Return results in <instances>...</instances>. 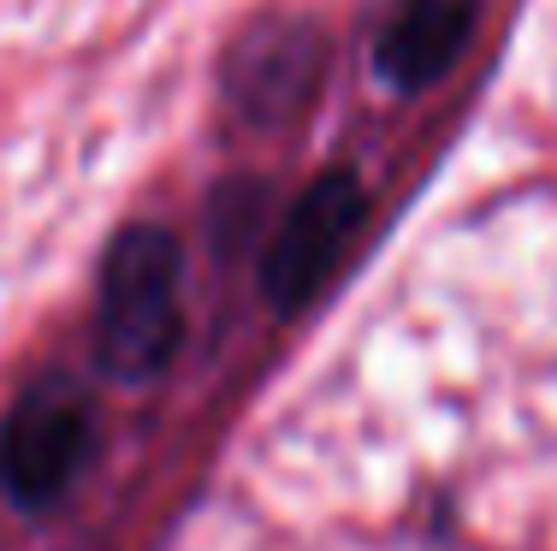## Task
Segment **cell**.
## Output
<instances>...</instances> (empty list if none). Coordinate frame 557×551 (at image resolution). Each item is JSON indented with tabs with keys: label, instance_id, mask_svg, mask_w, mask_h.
<instances>
[{
	"label": "cell",
	"instance_id": "3957f363",
	"mask_svg": "<svg viewBox=\"0 0 557 551\" xmlns=\"http://www.w3.org/2000/svg\"><path fill=\"white\" fill-rule=\"evenodd\" d=\"M368 220V190L356 173H333L309 178L297 190V202L285 208V220L273 226L268 255H261V291L273 309H309L326 291V279L344 267V255L362 238Z\"/></svg>",
	"mask_w": 557,
	"mask_h": 551
},
{
	"label": "cell",
	"instance_id": "7a4b0ae2",
	"mask_svg": "<svg viewBox=\"0 0 557 551\" xmlns=\"http://www.w3.org/2000/svg\"><path fill=\"white\" fill-rule=\"evenodd\" d=\"M326 77V36L314 18L268 12L225 42L220 96L249 130H285L314 108Z\"/></svg>",
	"mask_w": 557,
	"mask_h": 551
},
{
	"label": "cell",
	"instance_id": "277c9868",
	"mask_svg": "<svg viewBox=\"0 0 557 551\" xmlns=\"http://www.w3.org/2000/svg\"><path fill=\"white\" fill-rule=\"evenodd\" d=\"M96 451V415L77 386H30L0 422V498L18 510L60 504Z\"/></svg>",
	"mask_w": 557,
	"mask_h": 551
},
{
	"label": "cell",
	"instance_id": "6da1fadb",
	"mask_svg": "<svg viewBox=\"0 0 557 551\" xmlns=\"http://www.w3.org/2000/svg\"><path fill=\"white\" fill-rule=\"evenodd\" d=\"M184 338V249L166 226H125L101 255L96 356L119 379H149Z\"/></svg>",
	"mask_w": 557,
	"mask_h": 551
},
{
	"label": "cell",
	"instance_id": "5b68a950",
	"mask_svg": "<svg viewBox=\"0 0 557 551\" xmlns=\"http://www.w3.org/2000/svg\"><path fill=\"white\" fill-rule=\"evenodd\" d=\"M474 30H481V0H397L380 24L374 72L404 96L433 89L440 77L457 72Z\"/></svg>",
	"mask_w": 557,
	"mask_h": 551
}]
</instances>
